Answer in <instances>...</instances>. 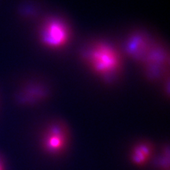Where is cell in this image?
<instances>
[{
  "label": "cell",
  "mask_w": 170,
  "mask_h": 170,
  "mask_svg": "<svg viewBox=\"0 0 170 170\" xmlns=\"http://www.w3.org/2000/svg\"><path fill=\"white\" fill-rule=\"evenodd\" d=\"M82 58L91 71L106 82L115 81L121 72V55L107 42L97 41L86 46Z\"/></svg>",
  "instance_id": "cell-1"
},
{
  "label": "cell",
  "mask_w": 170,
  "mask_h": 170,
  "mask_svg": "<svg viewBox=\"0 0 170 170\" xmlns=\"http://www.w3.org/2000/svg\"><path fill=\"white\" fill-rule=\"evenodd\" d=\"M69 28L59 18H48L40 27L39 40L46 47L53 49L63 47L69 42Z\"/></svg>",
  "instance_id": "cell-2"
},
{
  "label": "cell",
  "mask_w": 170,
  "mask_h": 170,
  "mask_svg": "<svg viewBox=\"0 0 170 170\" xmlns=\"http://www.w3.org/2000/svg\"><path fill=\"white\" fill-rule=\"evenodd\" d=\"M142 64L149 79L157 80L163 76L169 67L168 52L164 45L155 42Z\"/></svg>",
  "instance_id": "cell-3"
},
{
  "label": "cell",
  "mask_w": 170,
  "mask_h": 170,
  "mask_svg": "<svg viewBox=\"0 0 170 170\" xmlns=\"http://www.w3.org/2000/svg\"><path fill=\"white\" fill-rule=\"evenodd\" d=\"M155 42L143 32L131 34L125 43V52L136 61L143 63L153 48Z\"/></svg>",
  "instance_id": "cell-4"
},
{
  "label": "cell",
  "mask_w": 170,
  "mask_h": 170,
  "mask_svg": "<svg viewBox=\"0 0 170 170\" xmlns=\"http://www.w3.org/2000/svg\"><path fill=\"white\" fill-rule=\"evenodd\" d=\"M67 135L64 128L60 125L51 126L46 132L44 146L46 150L56 153L62 150L66 146Z\"/></svg>",
  "instance_id": "cell-5"
},
{
  "label": "cell",
  "mask_w": 170,
  "mask_h": 170,
  "mask_svg": "<svg viewBox=\"0 0 170 170\" xmlns=\"http://www.w3.org/2000/svg\"><path fill=\"white\" fill-rule=\"evenodd\" d=\"M151 153V147L147 144H140L134 149L132 159L136 163L141 164L146 162Z\"/></svg>",
  "instance_id": "cell-6"
}]
</instances>
